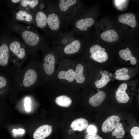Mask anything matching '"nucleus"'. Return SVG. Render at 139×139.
<instances>
[{"label":"nucleus","mask_w":139,"mask_h":139,"mask_svg":"<svg viewBox=\"0 0 139 139\" xmlns=\"http://www.w3.org/2000/svg\"><path fill=\"white\" fill-rule=\"evenodd\" d=\"M85 139H103L98 135L95 134H88L85 135Z\"/></svg>","instance_id":"7c9ffc66"},{"label":"nucleus","mask_w":139,"mask_h":139,"mask_svg":"<svg viewBox=\"0 0 139 139\" xmlns=\"http://www.w3.org/2000/svg\"><path fill=\"white\" fill-rule=\"evenodd\" d=\"M44 1L38 0H22L19 3V7L35 13L39 8H43Z\"/></svg>","instance_id":"f8f14e48"},{"label":"nucleus","mask_w":139,"mask_h":139,"mask_svg":"<svg viewBox=\"0 0 139 139\" xmlns=\"http://www.w3.org/2000/svg\"><path fill=\"white\" fill-rule=\"evenodd\" d=\"M13 85L11 75L6 77L0 75V94H2L3 92L1 90L4 88H12Z\"/></svg>","instance_id":"b1692460"},{"label":"nucleus","mask_w":139,"mask_h":139,"mask_svg":"<svg viewBox=\"0 0 139 139\" xmlns=\"http://www.w3.org/2000/svg\"><path fill=\"white\" fill-rule=\"evenodd\" d=\"M100 36L102 40L110 42L116 41L119 38L117 33L115 31L112 29L103 32L101 33Z\"/></svg>","instance_id":"a211bd4d"},{"label":"nucleus","mask_w":139,"mask_h":139,"mask_svg":"<svg viewBox=\"0 0 139 139\" xmlns=\"http://www.w3.org/2000/svg\"><path fill=\"white\" fill-rule=\"evenodd\" d=\"M12 132L16 134H22L24 133L25 130L24 129L21 128H20L18 129H14L12 130Z\"/></svg>","instance_id":"473e14b6"},{"label":"nucleus","mask_w":139,"mask_h":139,"mask_svg":"<svg viewBox=\"0 0 139 139\" xmlns=\"http://www.w3.org/2000/svg\"><path fill=\"white\" fill-rule=\"evenodd\" d=\"M20 0H11V2L14 3H19L21 1Z\"/></svg>","instance_id":"72a5a7b5"},{"label":"nucleus","mask_w":139,"mask_h":139,"mask_svg":"<svg viewBox=\"0 0 139 139\" xmlns=\"http://www.w3.org/2000/svg\"><path fill=\"white\" fill-rule=\"evenodd\" d=\"M58 52L65 55H74L80 50L83 43V39L74 37L70 31L61 32L57 39Z\"/></svg>","instance_id":"39448f33"},{"label":"nucleus","mask_w":139,"mask_h":139,"mask_svg":"<svg viewBox=\"0 0 139 139\" xmlns=\"http://www.w3.org/2000/svg\"><path fill=\"white\" fill-rule=\"evenodd\" d=\"M106 97V94L105 92L100 91L96 94L92 96L90 98L89 102L92 106L97 107L100 105Z\"/></svg>","instance_id":"aec40b11"},{"label":"nucleus","mask_w":139,"mask_h":139,"mask_svg":"<svg viewBox=\"0 0 139 139\" xmlns=\"http://www.w3.org/2000/svg\"><path fill=\"white\" fill-rule=\"evenodd\" d=\"M58 77L59 79H65L71 82L75 80V72L72 69H69L67 71H61L59 72Z\"/></svg>","instance_id":"4be33fe9"},{"label":"nucleus","mask_w":139,"mask_h":139,"mask_svg":"<svg viewBox=\"0 0 139 139\" xmlns=\"http://www.w3.org/2000/svg\"><path fill=\"white\" fill-rule=\"evenodd\" d=\"M94 11L93 8L85 10L76 19L71 30L74 35H84L88 33L90 28L95 23Z\"/></svg>","instance_id":"0eeeda50"},{"label":"nucleus","mask_w":139,"mask_h":139,"mask_svg":"<svg viewBox=\"0 0 139 139\" xmlns=\"http://www.w3.org/2000/svg\"><path fill=\"white\" fill-rule=\"evenodd\" d=\"M100 73L102 75L100 80H97L95 82L96 86L98 88H102L105 86L107 83L111 80L109 77L108 75L104 74L102 71H100Z\"/></svg>","instance_id":"cd10ccee"},{"label":"nucleus","mask_w":139,"mask_h":139,"mask_svg":"<svg viewBox=\"0 0 139 139\" xmlns=\"http://www.w3.org/2000/svg\"><path fill=\"white\" fill-rule=\"evenodd\" d=\"M55 102L59 106L68 108L70 106L72 103V100L68 97L63 95L56 98Z\"/></svg>","instance_id":"5701e85b"},{"label":"nucleus","mask_w":139,"mask_h":139,"mask_svg":"<svg viewBox=\"0 0 139 139\" xmlns=\"http://www.w3.org/2000/svg\"><path fill=\"white\" fill-rule=\"evenodd\" d=\"M35 25L41 29L46 33H48L47 15L45 10L39 8L35 14Z\"/></svg>","instance_id":"9b49d317"},{"label":"nucleus","mask_w":139,"mask_h":139,"mask_svg":"<svg viewBox=\"0 0 139 139\" xmlns=\"http://www.w3.org/2000/svg\"><path fill=\"white\" fill-rule=\"evenodd\" d=\"M105 49L99 45L94 44L90 47L89 51L90 57L92 59L100 63L106 62L108 59V55L105 51Z\"/></svg>","instance_id":"9d476101"},{"label":"nucleus","mask_w":139,"mask_h":139,"mask_svg":"<svg viewBox=\"0 0 139 139\" xmlns=\"http://www.w3.org/2000/svg\"><path fill=\"white\" fill-rule=\"evenodd\" d=\"M87 131L89 134H95L97 133L96 128L93 125L89 126L87 128Z\"/></svg>","instance_id":"2f4dec72"},{"label":"nucleus","mask_w":139,"mask_h":139,"mask_svg":"<svg viewBox=\"0 0 139 139\" xmlns=\"http://www.w3.org/2000/svg\"><path fill=\"white\" fill-rule=\"evenodd\" d=\"M9 42L0 46V66L3 67H7L11 62Z\"/></svg>","instance_id":"ddd939ff"},{"label":"nucleus","mask_w":139,"mask_h":139,"mask_svg":"<svg viewBox=\"0 0 139 139\" xmlns=\"http://www.w3.org/2000/svg\"><path fill=\"white\" fill-rule=\"evenodd\" d=\"M35 14L19 7L13 12V20L35 25Z\"/></svg>","instance_id":"1a4fd4ad"},{"label":"nucleus","mask_w":139,"mask_h":139,"mask_svg":"<svg viewBox=\"0 0 139 139\" xmlns=\"http://www.w3.org/2000/svg\"><path fill=\"white\" fill-rule=\"evenodd\" d=\"M120 121L119 117L113 115L107 118L103 122L101 129L104 133H108L112 131Z\"/></svg>","instance_id":"4468645a"},{"label":"nucleus","mask_w":139,"mask_h":139,"mask_svg":"<svg viewBox=\"0 0 139 139\" xmlns=\"http://www.w3.org/2000/svg\"><path fill=\"white\" fill-rule=\"evenodd\" d=\"M131 134L134 139H139V128L135 126L131 129Z\"/></svg>","instance_id":"c85d7f7f"},{"label":"nucleus","mask_w":139,"mask_h":139,"mask_svg":"<svg viewBox=\"0 0 139 139\" xmlns=\"http://www.w3.org/2000/svg\"><path fill=\"white\" fill-rule=\"evenodd\" d=\"M109 76H112V74L111 73H110Z\"/></svg>","instance_id":"c9c22d12"},{"label":"nucleus","mask_w":139,"mask_h":139,"mask_svg":"<svg viewBox=\"0 0 139 139\" xmlns=\"http://www.w3.org/2000/svg\"><path fill=\"white\" fill-rule=\"evenodd\" d=\"M31 101V99L29 97H27L25 99L24 106L25 110L27 111H30Z\"/></svg>","instance_id":"c756f323"},{"label":"nucleus","mask_w":139,"mask_h":139,"mask_svg":"<svg viewBox=\"0 0 139 139\" xmlns=\"http://www.w3.org/2000/svg\"><path fill=\"white\" fill-rule=\"evenodd\" d=\"M61 16L63 23L73 24L85 11L81 1L78 0H59L55 1Z\"/></svg>","instance_id":"7ed1b4c3"},{"label":"nucleus","mask_w":139,"mask_h":139,"mask_svg":"<svg viewBox=\"0 0 139 139\" xmlns=\"http://www.w3.org/2000/svg\"><path fill=\"white\" fill-rule=\"evenodd\" d=\"M88 124V121L84 118H80L73 121L70 126L74 130L82 131L87 127Z\"/></svg>","instance_id":"6ab92c4d"},{"label":"nucleus","mask_w":139,"mask_h":139,"mask_svg":"<svg viewBox=\"0 0 139 139\" xmlns=\"http://www.w3.org/2000/svg\"><path fill=\"white\" fill-rule=\"evenodd\" d=\"M43 58L40 66L43 76L48 80L49 77L53 73L56 57L58 52L57 49L47 47L42 50Z\"/></svg>","instance_id":"6e6552de"},{"label":"nucleus","mask_w":139,"mask_h":139,"mask_svg":"<svg viewBox=\"0 0 139 139\" xmlns=\"http://www.w3.org/2000/svg\"><path fill=\"white\" fill-rule=\"evenodd\" d=\"M52 132L51 126L48 125H43L35 130L33 137L34 139H45L49 136Z\"/></svg>","instance_id":"dca6fc26"},{"label":"nucleus","mask_w":139,"mask_h":139,"mask_svg":"<svg viewBox=\"0 0 139 139\" xmlns=\"http://www.w3.org/2000/svg\"><path fill=\"white\" fill-rule=\"evenodd\" d=\"M9 48L12 67L16 69L21 68L28 55L25 45L18 39L13 38L9 42Z\"/></svg>","instance_id":"423d86ee"},{"label":"nucleus","mask_w":139,"mask_h":139,"mask_svg":"<svg viewBox=\"0 0 139 139\" xmlns=\"http://www.w3.org/2000/svg\"><path fill=\"white\" fill-rule=\"evenodd\" d=\"M119 22L123 24L129 26L133 28L137 25L135 15L132 13H127L121 14L118 17Z\"/></svg>","instance_id":"2eb2a0df"},{"label":"nucleus","mask_w":139,"mask_h":139,"mask_svg":"<svg viewBox=\"0 0 139 139\" xmlns=\"http://www.w3.org/2000/svg\"><path fill=\"white\" fill-rule=\"evenodd\" d=\"M11 30L19 34L24 41L28 55L35 58L37 51L47 47L45 38L33 28L19 24L11 21Z\"/></svg>","instance_id":"f03ea898"},{"label":"nucleus","mask_w":139,"mask_h":139,"mask_svg":"<svg viewBox=\"0 0 139 139\" xmlns=\"http://www.w3.org/2000/svg\"><path fill=\"white\" fill-rule=\"evenodd\" d=\"M120 57L126 61L129 60L131 64L133 65H135L137 62L136 58L133 56L128 47L120 50L119 52Z\"/></svg>","instance_id":"412c9836"},{"label":"nucleus","mask_w":139,"mask_h":139,"mask_svg":"<svg viewBox=\"0 0 139 139\" xmlns=\"http://www.w3.org/2000/svg\"><path fill=\"white\" fill-rule=\"evenodd\" d=\"M128 71L126 68L123 67L116 70L115 74V78L120 80L126 81L128 80L130 78L128 74Z\"/></svg>","instance_id":"a878e982"},{"label":"nucleus","mask_w":139,"mask_h":139,"mask_svg":"<svg viewBox=\"0 0 139 139\" xmlns=\"http://www.w3.org/2000/svg\"><path fill=\"white\" fill-rule=\"evenodd\" d=\"M127 88V85L125 83H123L119 86L115 95L116 98L119 103H126L129 100V97L126 92Z\"/></svg>","instance_id":"f3484780"},{"label":"nucleus","mask_w":139,"mask_h":139,"mask_svg":"<svg viewBox=\"0 0 139 139\" xmlns=\"http://www.w3.org/2000/svg\"><path fill=\"white\" fill-rule=\"evenodd\" d=\"M44 2L46 6L48 33L53 40H56L61 32L63 23L62 19L55 1L47 0Z\"/></svg>","instance_id":"20e7f679"},{"label":"nucleus","mask_w":139,"mask_h":139,"mask_svg":"<svg viewBox=\"0 0 139 139\" xmlns=\"http://www.w3.org/2000/svg\"><path fill=\"white\" fill-rule=\"evenodd\" d=\"M125 132L122 124L118 123L114 130L112 132L111 134L113 136H116L117 138H121L125 135Z\"/></svg>","instance_id":"bb28decb"},{"label":"nucleus","mask_w":139,"mask_h":139,"mask_svg":"<svg viewBox=\"0 0 139 139\" xmlns=\"http://www.w3.org/2000/svg\"><path fill=\"white\" fill-rule=\"evenodd\" d=\"M83 67L81 64H78L77 65L75 71V80L77 83H82L85 81V78L83 74Z\"/></svg>","instance_id":"393cba45"},{"label":"nucleus","mask_w":139,"mask_h":139,"mask_svg":"<svg viewBox=\"0 0 139 139\" xmlns=\"http://www.w3.org/2000/svg\"><path fill=\"white\" fill-rule=\"evenodd\" d=\"M103 73L105 75H108V72L106 71H104Z\"/></svg>","instance_id":"f704fd0d"},{"label":"nucleus","mask_w":139,"mask_h":139,"mask_svg":"<svg viewBox=\"0 0 139 139\" xmlns=\"http://www.w3.org/2000/svg\"><path fill=\"white\" fill-rule=\"evenodd\" d=\"M10 72L13 88L16 90L32 88L39 84L40 76H43L40 63L35 58H32L22 68L16 69L12 67Z\"/></svg>","instance_id":"f257e3e1"}]
</instances>
